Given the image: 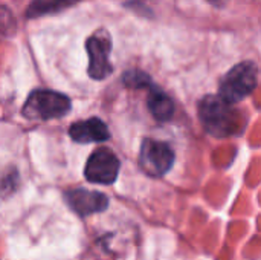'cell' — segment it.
Wrapping results in <instances>:
<instances>
[{
    "mask_svg": "<svg viewBox=\"0 0 261 260\" xmlns=\"http://www.w3.org/2000/svg\"><path fill=\"white\" fill-rule=\"evenodd\" d=\"M199 120L205 130L216 138H228L237 135L243 121L232 104L222 100L219 95H206L199 103Z\"/></svg>",
    "mask_w": 261,
    "mask_h": 260,
    "instance_id": "cell-1",
    "label": "cell"
},
{
    "mask_svg": "<svg viewBox=\"0 0 261 260\" xmlns=\"http://www.w3.org/2000/svg\"><path fill=\"white\" fill-rule=\"evenodd\" d=\"M70 107L72 103L64 93L47 89H37L28 97L24 106L21 107V113L28 120L47 121L67 115Z\"/></svg>",
    "mask_w": 261,
    "mask_h": 260,
    "instance_id": "cell-2",
    "label": "cell"
},
{
    "mask_svg": "<svg viewBox=\"0 0 261 260\" xmlns=\"http://www.w3.org/2000/svg\"><path fill=\"white\" fill-rule=\"evenodd\" d=\"M257 83V66L252 61L239 63L223 77L219 86V97L229 104L239 103L255 90Z\"/></svg>",
    "mask_w": 261,
    "mask_h": 260,
    "instance_id": "cell-3",
    "label": "cell"
},
{
    "mask_svg": "<svg viewBox=\"0 0 261 260\" xmlns=\"http://www.w3.org/2000/svg\"><path fill=\"white\" fill-rule=\"evenodd\" d=\"M86 49L89 54V75L93 80H104L113 72V66L110 63V51H112V38L106 29H99L93 32L87 41Z\"/></svg>",
    "mask_w": 261,
    "mask_h": 260,
    "instance_id": "cell-4",
    "label": "cell"
},
{
    "mask_svg": "<svg viewBox=\"0 0 261 260\" xmlns=\"http://www.w3.org/2000/svg\"><path fill=\"white\" fill-rule=\"evenodd\" d=\"M139 164L145 173L151 176H162L173 167L174 152L164 141L145 138L141 146Z\"/></svg>",
    "mask_w": 261,
    "mask_h": 260,
    "instance_id": "cell-5",
    "label": "cell"
},
{
    "mask_svg": "<svg viewBox=\"0 0 261 260\" xmlns=\"http://www.w3.org/2000/svg\"><path fill=\"white\" fill-rule=\"evenodd\" d=\"M119 159L107 147L96 149L87 159L84 176L89 182L110 185L116 181L119 173Z\"/></svg>",
    "mask_w": 261,
    "mask_h": 260,
    "instance_id": "cell-6",
    "label": "cell"
},
{
    "mask_svg": "<svg viewBox=\"0 0 261 260\" xmlns=\"http://www.w3.org/2000/svg\"><path fill=\"white\" fill-rule=\"evenodd\" d=\"M66 201L69 207L80 216H89L93 213H101L109 207V198L99 192H90L84 188L70 190L66 193Z\"/></svg>",
    "mask_w": 261,
    "mask_h": 260,
    "instance_id": "cell-7",
    "label": "cell"
},
{
    "mask_svg": "<svg viewBox=\"0 0 261 260\" xmlns=\"http://www.w3.org/2000/svg\"><path fill=\"white\" fill-rule=\"evenodd\" d=\"M69 136L81 144L87 143H102L110 138V132L104 121L99 118H89L86 121H78L70 126Z\"/></svg>",
    "mask_w": 261,
    "mask_h": 260,
    "instance_id": "cell-8",
    "label": "cell"
},
{
    "mask_svg": "<svg viewBox=\"0 0 261 260\" xmlns=\"http://www.w3.org/2000/svg\"><path fill=\"white\" fill-rule=\"evenodd\" d=\"M148 109L158 121H168L174 115L173 100L158 87H151V90H150Z\"/></svg>",
    "mask_w": 261,
    "mask_h": 260,
    "instance_id": "cell-9",
    "label": "cell"
},
{
    "mask_svg": "<svg viewBox=\"0 0 261 260\" xmlns=\"http://www.w3.org/2000/svg\"><path fill=\"white\" fill-rule=\"evenodd\" d=\"M78 0H32L28 6L26 15L29 18H35L46 14H54L72 6Z\"/></svg>",
    "mask_w": 261,
    "mask_h": 260,
    "instance_id": "cell-10",
    "label": "cell"
},
{
    "mask_svg": "<svg viewBox=\"0 0 261 260\" xmlns=\"http://www.w3.org/2000/svg\"><path fill=\"white\" fill-rule=\"evenodd\" d=\"M17 31V20L11 9L0 5V38H9Z\"/></svg>",
    "mask_w": 261,
    "mask_h": 260,
    "instance_id": "cell-11",
    "label": "cell"
},
{
    "mask_svg": "<svg viewBox=\"0 0 261 260\" xmlns=\"http://www.w3.org/2000/svg\"><path fill=\"white\" fill-rule=\"evenodd\" d=\"M18 184V175L14 169L0 172V195H9Z\"/></svg>",
    "mask_w": 261,
    "mask_h": 260,
    "instance_id": "cell-12",
    "label": "cell"
},
{
    "mask_svg": "<svg viewBox=\"0 0 261 260\" xmlns=\"http://www.w3.org/2000/svg\"><path fill=\"white\" fill-rule=\"evenodd\" d=\"M124 83L128 87H147L151 86V80L141 70H130L124 74Z\"/></svg>",
    "mask_w": 261,
    "mask_h": 260,
    "instance_id": "cell-13",
    "label": "cell"
}]
</instances>
